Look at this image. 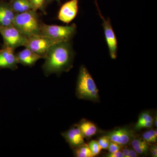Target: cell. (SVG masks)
I'll return each instance as SVG.
<instances>
[{
	"label": "cell",
	"instance_id": "1",
	"mask_svg": "<svg viewBox=\"0 0 157 157\" xmlns=\"http://www.w3.org/2000/svg\"><path fill=\"white\" fill-rule=\"evenodd\" d=\"M75 53L71 41L58 42L51 46L45 56L42 69L46 76L60 74L73 67Z\"/></svg>",
	"mask_w": 157,
	"mask_h": 157
},
{
	"label": "cell",
	"instance_id": "4",
	"mask_svg": "<svg viewBox=\"0 0 157 157\" xmlns=\"http://www.w3.org/2000/svg\"><path fill=\"white\" fill-rule=\"evenodd\" d=\"M0 34L4 41L3 46L10 47L15 50L21 46L25 47L28 38L13 25L0 26Z\"/></svg>",
	"mask_w": 157,
	"mask_h": 157
},
{
	"label": "cell",
	"instance_id": "14",
	"mask_svg": "<svg viewBox=\"0 0 157 157\" xmlns=\"http://www.w3.org/2000/svg\"><path fill=\"white\" fill-rule=\"evenodd\" d=\"M9 3L15 14H20L33 10L30 0H11Z\"/></svg>",
	"mask_w": 157,
	"mask_h": 157
},
{
	"label": "cell",
	"instance_id": "11",
	"mask_svg": "<svg viewBox=\"0 0 157 157\" xmlns=\"http://www.w3.org/2000/svg\"><path fill=\"white\" fill-rule=\"evenodd\" d=\"M62 135L72 148H77L85 144V137L77 124L62 133Z\"/></svg>",
	"mask_w": 157,
	"mask_h": 157
},
{
	"label": "cell",
	"instance_id": "20",
	"mask_svg": "<svg viewBox=\"0 0 157 157\" xmlns=\"http://www.w3.org/2000/svg\"><path fill=\"white\" fill-rule=\"evenodd\" d=\"M154 120L148 112H144L141 113L136 124H139L146 122H153Z\"/></svg>",
	"mask_w": 157,
	"mask_h": 157
},
{
	"label": "cell",
	"instance_id": "21",
	"mask_svg": "<svg viewBox=\"0 0 157 157\" xmlns=\"http://www.w3.org/2000/svg\"><path fill=\"white\" fill-rule=\"evenodd\" d=\"M98 141L102 149H107L110 142V140L106 135L100 138Z\"/></svg>",
	"mask_w": 157,
	"mask_h": 157
},
{
	"label": "cell",
	"instance_id": "25",
	"mask_svg": "<svg viewBox=\"0 0 157 157\" xmlns=\"http://www.w3.org/2000/svg\"><path fill=\"white\" fill-rule=\"evenodd\" d=\"M153 122H146L139 124H136L135 128L138 130L144 128H150L152 126Z\"/></svg>",
	"mask_w": 157,
	"mask_h": 157
},
{
	"label": "cell",
	"instance_id": "7",
	"mask_svg": "<svg viewBox=\"0 0 157 157\" xmlns=\"http://www.w3.org/2000/svg\"><path fill=\"white\" fill-rule=\"evenodd\" d=\"M56 43L48 37L39 35L28 38L25 47L44 59L51 46Z\"/></svg>",
	"mask_w": 157,
	"mask_h": 157
},
{
	"label": "cell",
	"instance_id": "28",
	"mask_svg": "<svg viewBox=\"0 0 157 157\" xmlns=\"http://www.w3.org/2000/svg\"><path fill=\"white\" fill-rule=\"evenodd\" d=\"M138 156V154L137 153L135 150L130 149L128 157H137Z\"/></svg>",
	"mask_w": 157,
	"mask_h": 157
},
{
	"label": "cell",
	"instance_id": "29",
	"mask_svg": "<svg viewBox=\"0 0 157 157\" xmlns=\"http://www.w3.org/2000/svg\"><path fill=\"white\" fill-rule=\"evenodd\" d=\"M129 151H130V149L128 148H124L123 150L122 153L124 157H128Z\"/></svg>",
	"mask_w": 157,
	"mask_h": 157
},
{
	"label": "cell",
	"instance_id": "30",
	"mask_svg": "<svg viewBox=\"0 0 157 157\" xmlns=\"http://www.w3.org/2000/svg\"><path fill=\"white\" fill-rule=\"evenodd\" d=\"M54 1H56L59 4H60L61 3V0H47V3L48 4V3L52 2H54Z\"/></svg>",
	"mask_w": 157,
	"mask_h": 157
},
{
	"label": "cell",
	"instance_id": "24",
	"mask_svg": "<svg viewBox=\"0 0 157 157\" xmlns=\"http://www.w3.org/2000/svg\"><path fill=\"white\" fill-rule=\"evenodd\" d=\"M99 90L98 89L94 90L90 93L88 96L86 100H91L92 101H97L99 100Z\"/></svg>",
	"mask_w": 157,
	"mask_h": 157
},
{
	"label": "cell",
	"instance_id": "13",
	"mask_svg": "<svg viewBox=\"0 0 157 157\" xmlns=\"http://www.w3.org/2000/svg\"><path fill=\"white\" fill-rule=\"evenodd\" d=\"M15 14L9 3L0 1V26L13 25Z\"/></svg>",
	"mask_w": 157,
	"mask_h": 157
},
{
	"label": "cell",
	"instance_id": "9",
	"mask_svg": "<svg viewBox=\"0 0 157 157\" xmlns=\"http://www.w3.org/2000/svg\"><path fill=\"white\" fill-rule=\"evenodd\" d=\"M110 141L116 142L121 146L129 144L135 137L134 132L128 128H118L106 134Z\"/></svg>",
	"mask_w": 157,
	"mask_h": 157
},
{
	"label": "cell",
	"instance_id": "26",
	"mask_svg": "<svg viewBox=\"0 0 157 157\" xmlns=\"http://www.w3.org/2000/svg\"><path fill=\"white\" fill-rule=\"evenodd\" d=\"M106 157H124L122 151H119L115 152L113 153H109L108 154L106 155Z\"/></svg>",
	"mask_w": 157,
	"mask_h": 157
},
{
	"label": "cell",
	"instance_id": "18",
	"mask_svg": "<svg viewBox=\"0 0 157 157\" xmlns=\"http://www.w3.org/2000/svg\"><path fill=\"white\" fill-rule=\"evenodd\" d=\"M33 6V10L36 11L40 10L44 14L45 12V6L47 3V0H30Z\"/></svg>",
	"mask_w": 157,
	"mask_h": 157
},
{
	"label": "cell",
	"instance_id": "16",
	"mask_svg": "<svg viewBox=\"0 0 157 157\" xmlns=\"http://www.w3.org/2000/svg\"><path fill=\"white\" fill-rule=\"evenodd\" d=\"M131 143L133 149L135 150L137 154L147 155L148 153L149 150L148 143L143 139L134 137Z\"/></svg>",
	"mask_w": 157,
	"mask_h": 157
},
{
	"label": "cell",
	"instance_id": "5",
	"mask_svg": "<svg viewBox=\"0 0 157 157\" xmlns=\"http://www.w3.org/2000/svg\"><path fill=\"white\" fill-rule=\"evenodd\" d=\"M97 85L87 69L83 65L79 69L76 88V95L79 99H87L89 94L97 89Z\"/></svg>",
	"mask_w": 157,
	"mask_h": 157
},
{
	"label": "cell",
	"instance_id": "10",
	"mask_svg": "<svg viewBox=\"0 0 157 157\" xmlns=\"http://www.w3.org/2000/svg\"><path fill=\"white\" fill-rule=\"evenodd\" d=\"M14 50L10 47L5 46L0 49V70L10 69L14 70L17 69L18 63Z\"/></svg>",
	"mask_w": 157,
	"mask_h": 157
},
{
	"label": "cell",
	"instance_id": "6",
	"mask_svg": "<svg viewBox=\"0 0 157 157\" xmlns=\"http://www.w3.org/2000/svg\"><path fill=\"white\" fill-rule=\"evenodd\" d=\"M95 3L98 9L99 16L103 21L102 26L104 29L105 40L109 49V56L113 59H115L117 57L118 42L116 36L113 29L111 21L109 17L106 19L102 15L98 6L97 0H95Z\"/></svg>",
	"mask_w": 157,
	"mask_h": 157
},
{
	"label": "cell",
	"instance_id": "23",
	"mask_svg": "<svg viewBox=\"0 0 157 157\" xmlns=\"http://www.w3.org/2000/svg\"><path fill=\"white\" fill-rule=\"evenodd\" d=\"M143 138L147 143H155L157 140H155L148 131L144 132L143 134Z\"/></svg>",
	"mask_w": 157,
	"mask_h": 157
},
{
	"label": "cell",
	"instance_id": "17",
	"mask_svg": "<svg viewBox=\"0 0 157 157\" xmlns=\"http://www.w3.org/2000/svg\"><path fill=\"white\" fill-rule=\"evenodd\" d=\"M75 155L77 157H94L88 144L85 143L75 149Z\"/></svg>",
	"mask_w": 157,
	"mask_h": 157
},
{
	"label": "cell",
	"instance_id": "2",
	"mask_svg": "<svg viewBox=\"0 0 157 157\" xmlns=\"http://www.w3.org/2000/svg\"><path fill=\"white\" fill-rule=\"evenodd\" d=\"M42 23L37 11L32 10L15 14L13 25L29 38L40 35Z\"/></svg>",
	"mask_w": 157,
	"mask_h": 157
},
{
	"label": "cell",
	"instance_id": "15",
	"mask_svg": "<svg viewBox=\"0 0 157 157\" xmlns=\"http://www.w3.org/2000/svg\"><path fill=\"white\" fill-rule=\"evenodd\" d=\"M77 125L81 130L84 137L86 138H90L94 136L98 131L96 125L89 121H82Z\"/></svg>",
	"mask_w": 157,
	"mask_h": 157
},
{
	"label": "cell",
	"instance_id": "27",
	"mask_svg": "<svg viewBox=\"0 0 157 157\" xmlns=\"http://www.w3.org/2000/svg\"><path fill=\"white\" fill-rule=\"evenodd\" d=\"M150 151L151 153L152 156L153 157H157V147L156 145H151L149 147Z\"/></svg>",
	"mask_w": 157,
	"mask_h": 157
},
{
	"label": "cell",
	"instance_id": "22",
	"mask_svg": "<svg viewBox=\"0 0 157 157\" xmlns=\"http://www.w3.org/2000/svg\"><path fill=\"white\" fill-rule=\"evenodd\" d=\"M121 149V146L116 142L110 141L109 147H108V150L109 153L115 152L119 151Z\"/></svg>",
	"mask_w": 157,
	"mask_h": 157
},
{
	"label": "cell",
	"instance_id": "3",
	"mask_svg": "<svg viewBox=\"0 0 157 157\" xmlns=\"http://www.w3.org/2000/svg\"><path fill=\"white\" fill-rule=\"evenodd\" d=\"M77 32L76 24L62 26L47 25L42 22L40 35L48 37L56 42L71 41Z\"/></svg>",
	"mask_w": 157,
	"mask_h": 157
},
{
	"label": "cell",
	"instance_id": "12",
	"mask_svg": "<svg viewBox=\"0 0 157 157\" xmlns=\"http://www.w3.org/2000/svg\"><path fill=\"white\" fill-rule=\"evenodd\" d=\"M16 56L18 63L26 67H33L39 60L43 59L42 56L26 47L16 54Z\"/></svg>",
	"mask_w": 157,
	"mask_h": 157
},
{
	"label": "cell",
	"instance_id": "19",
	"mask_svg": "<svg viewBox=\"0 0 157 157\" xmlns=\"http://www.w3.org/2000/svg\"><path fill=\"white\" fill-rule=\"evenodd\" d=\"M88 146L89 147L90 150L94 156H95L97 155H99L102 149L98 141L95 140H91L88 144Z\"/></svg>",
	"mask_w": 157,
	"mask_h": 157
},
{
	"label": "cell",
	"instance_id": "8",
	"mask_svg": "<svg viewBox=\"0 0 157 157\" xmlns=\"http://www.w3.org/2000/svg\"><path fill=\"white\" fill-rule=\"evenodd\" d=\"M78 0H70L64 3L59 10L58 19L67 24L73 21L78 14Z\"/></svg>",
	"mask_w": 157,
	"mask_h": 157
}]
</instances>
